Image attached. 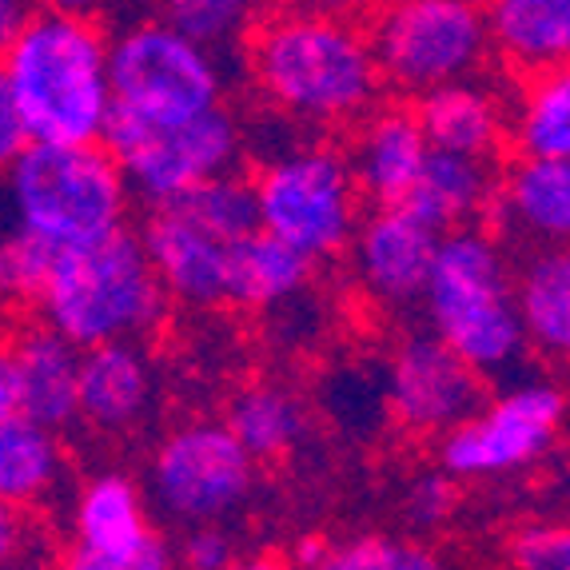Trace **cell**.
I'll return each instance as SVG.
<instances>
[{"label":"cell","mask_w":570,"mask_h":570,"mask_svg":"<svg viewBox=\"0 0 570 570\" xmlns=\"http://www.w3.org/2000/svg\"><path fill=\"white\" fill-rule=\"evenodd\" d=\"M100 148L116 160L128 191L156 208L219 171H236L244 136L224 108L180 124H148L120 108H108Z\"/></svg>","instance_id":"ba28073f"},{"label":"cell","mask_w":570,"mask_h":570,"mask_svg":"<svg viewBox=\"0 0 570 570\" xmlns=\"http://www.w3.org/2000/svg\"><path fill=\"white\" fill-rule=\"evenodd\" d=\"M168 208H176L184 219H191L196 228L224 239V244H236L247 232L259 228L256 191H252V180L239 176V171H219L212 180H200L196 188L180 191L176 200H168Z\"/></svg>","instance_id":"83f0119b"},{"label":"cell","mask_w":570,"mask_h":570,"mask_svg":"<svg viewBox=\"0 0 570 570\" xmlns=\"http://www.w3.org/2000/svg\"><path fill=\"white\" fill-rule=\"evenodd\" d=\"M20 559H32V527L29 514L0 499V567H12Z\"/></svg>","instance_id":"d590c367"},{"label":"cell","mask_w":570,"mask_h":570,"mask_svg":"<svg viewBox=\"0 0 570 570\" xmlns=\"http://www.w3.org/2000/svg\"><path fill=\"white\" fill-rule=\"evenodd\" d=\"M247 65L267 105L315 128L363 120L383 88L367 32L340 12L292 9L259 20Z\"/></svg>","instance_id":"6da1fadb"},{"label":"cell","mask_w":570,"mask_h":570,"mask_svg":"<svg viewBox=\"0 0 570 570\" xmlns=\"http://www.w3.org/2000/svg\"><path fill=\"white\" fill-rule=\"evenodd\" d=\"M37 12H60V17H96V9H105L108 0H37Z\"/></svg>","instance_id":"ab89813d"},{"label":"cell","mask_w":570,"mask_h":570,"mask_svg":"<svg viewBox=\"0 0 570 570\" xmlns=\"http://www.w3.org/2000/svg\"><path fill=\"white\" fill-rule=\"evenodd\" d=\"M156 367L140 340H116L80 352L77 423L100 435H128L153 415Z\"/></svg>","instance_id":"5bb4252c"},{"label":"cell","mask_w":570,"mask_h":570,"mask_svg":"<svg viewBox=\"0 0 570 570\" xmlns=\"http://www.w3.org/2000/svg\"><path fill=\"white\" fill-rule=\"evenodd\" d=\"M40 324L88 352L116 340H148L168 315V292L156 279L140 239L128 228L57 252L37 299Z\"/></svg>","instance_id":"277c9868"},{"label":"cell","mask_w":570,"mask_h":570,"mask_svg":"<svg viewBox=\"0 0 570 570\" xmlns=\"http://www.w3.org/2000/svg\"><path fill=\"white\" fill-rule=\"evenodd\" d=\"M387 403L391 415L415 435H448L483 407V375L431 332H415L391 355Z\"/></svg>","instance_id":"7c38bea8"},{"label":"cell","mask_w":570,"mask_h":570,"mask_svg":"<svg viewBox=\"0 0 570 570\" xmlns=\"http://www.w3.org/2000/svg\"><path fill=\"white\" fill-rule=\"evenodd\" d=\"M267 0H156L153 17L168 29L200 40L212 52L239 45L247 32H256Z\"/></svg>","instance_id":"f1b7e54d"},{"label":"cell","mask_w":570,"mask_h":570,"mask_svg":"<svg viewBox=\"0 0 570 570\" xmlns=\"http://www.w3.org/2000/svg\"><path fill=\"white\" fill-rule=\"evenodd\" d=\"M17 363L20 415L48 431H65L77 423V383H80V347L45 324H29L9 343Z\"/></svg>","instance_id":"e0dca14e"},{"label":"cell","mask_w":570,"mask_h":570,"mask_svg":"<svg viewBox=\"0 0 570 570\" xmlns=\"http://www.w3.org/2000/svg\"><path fill=\"white\" fill-rule=\"evenodd\" d=\"M224 428L236 435V443L247 455L264 463V459L287 455L307 435V411L279 383H252L232 400Z\"/></svg>","instance_id":"484cf974"},{"label":"cell","mask_w":570,"mask_h":570,"mask_svg":"<svg viewBox=\"0 0 570 570\" xmlns=\"http://www.w3.org/2000/svg\"><path fill=\"white\" fill-rule=\"evenodd\" d=\"M514 570H570V534L559 523H527L511 539Z\"/></svg>","instance_id":"d6a6232c"},{"label":"cell","mask_w":570,"mask_h":570,"mask_svg":"<svg viewBox=\"0 0 570 570\" xmlns=\"http://www.w3.org/2000/svg\"><path fill=\"white\" fill-rule=\"evenodd\" d=\"M367 45L387 85L423 96L475 77L491 37L479 0H387Z\"/></svg>","instance_id":"9c48e42d"},{"label":"cell","mask_w":570,"mask_h":570,"mask_svg":"<svg viewBox=\"0 0 570 570\" xmlns=\"http://www.w3.org/2000/svg\"><path fill=\"white\" fill-rule=\"evenodd\" d=\"M324 559H327V542L324 539H304L292 554L295 570H320V567H324Z\"/></svg>","instance_id":"60d3db41"},{"label":"cell","mask_w":570,"mask_h":570,"mask_svg":"<svg viewBox=\"0 0 570 570\" xmlns=\"http://www.w3.org/2000/svg\"><path fill=\"white\" fill-rule=\"evenodd\" d=\"M483 12L487 37L514 68H562L570 52V0H491Z\"/></svg>","instance_id":"603a6c76"},{"label":"cell","mask_w":570,"mask_h":570,"mask_svg":"<svg viewBox=\"0 0 570 570\" xmlns=\"http://www.w3.org/2000/svg\"><path fill=\"white\" fill-rule=\"evenodd\" d=\"M20 228L65 252L124 228L132 191L100 144H24L0 171Z\"/></svg>","instance_id":"5b68a950"},{"label":"cell","mask_w":570,"mask_h":570,"mask_svg":"<svg viewBox=\"0 0 570 570\" xmlns=\"http://www.w3.org/2000/svg\"><path fill=\"white\" fill-rule=\"evenodd\" d=\"M108 92L112 108L136 120L180 124L219 108L224 65L200 40L140 17L108 37Z\"/></svg>","instance_id":"52a82bcc"},{"label":"cell","mask_w":570,"mask_h":570,"mask_svg":"<svg viewBox=\"0 0 570 570\" xmlns=\"http://www.w3.org/2000/svg\"><path fill=\"white\" fill-rule=\"evenodd\" d=\"M507 132L523 160H570V77L567 68L534 72L523 88Z\"/></svg>","instance_id":"4316f807"},{"label":"cell","mask_w":570,"mask_h":570,"mask_svg":"<svg viewBox=\"0 0 570 570\" xmlns=\"http://www.w3.org/2000/svg\"><path fill=\"white\" fill-rule=\"evenodd\" d=\"M256 216L307 264L340 256L360 228V188L352 164L332 144H295L272 156L252 180Z\"/></svg>","instance_id":"8992f818"},{"label":"cell","mask_w":570,"mask_h":570,"mask_svg":"<svg viewBox=\"0 0 570 570\" xmlns=\"http://www.w3.org/2000/svg\"><path fill=\"white\" fill-rule=\"evenodd\" d=\"M411 112H415L431 153L491 160L507 136L503 100L487 85H479L475 77L431 88L419 96V105Z\"/></svg>","instance_id":"ac0fdd59"},{"label":"cell","mask_w":570,"mask_h":570,"mask_svg":"<svg viewBox=\"0 0 570 570\" xmlns=\"http://www.w3.org/2000/svg\"><path fill=\"white\" fill-rule=\"evenodd\" d=\"M455 479L451 475H423L411 483L407 491V503H403V511H407V523L419 527V531H431V527H443L455 514Z\"/></svg>","instance_id":"e575fe53"},{"label":"cell","mask_w":570,"mask_h":570,"mask_svg":"<svg viewBox=\"0 0 570 570\" xmlns=\"http://www.w3.org/2000/svg\"><path fill=\"white\" fill-rule=\"evenodd\" d=\"M9 415H20V391H17V363H12L9 343H0V423Z\"/></svg>","instance_id":"f35d334b"},{"label":"cell","mask_w":570,"mask_h":570,"mask_svg":"<svg viewBox=\"0 0 570 570\" xmlns=\"http://www.w3.org/2000/svg\"><path fill=\"white\" fill-rule=\"evenodd\" d=\"M32 4L29 0H0V60L12 48V40L20 37V29L29 24Z\"/></svg>","instance_id":"74e56055"},{"label":"cell","mask_w":570,"mask_h":570,"mask_svg":"<svg viewBox=\"0 0 570 570\" xmlns=\"http://www.w3.org/2000/svg\"><path fill=\"white\" fill-rule=\"evenodd\" d=\"M136 239H140L144 256L153 264L168 299H180L188 307L224 304V272H228L232 244L208 236L168 204L148 212Z\"/></svg>","instance_id":"9a60e30c"},{"label":"cell","mask_w":570,"mask_h":570,"mask_svg":"<svg viewBox=\"0 0 570 570\" xmlns=\"http://www.w3.org/2000/svg\"><path fill=\"white\" fill-rule=\"evenodd\" d=\"M295 9H312V12H340L347 9L352 0H292Z\"/></svg>","instance_id":"7bdbcfd3"},{"label":"cell","mask_w":570,"mask_h":570,"mask_svg":"<svg viewBox=\"0 0 570 570\" xmlns=\"http://www.w3.org/2000/svg\"><path fill=\"white\" fill-rule=\"evenodd\" d=\"M494 196V171L487 160L451 153H428L415 184L403 196V208L419 216L431 232L448 236L455 228H475Z\"/></svg>","instance_id":"ffe728a7"},{"label":"cell","mask_w":570,"mask_h":570,"mask_svg":"<svg viewBox=\"0 0 570 570\" xmlns=\"http://www.w3.org/2000/svg\"><path fill=\"white\" fill-rule=\"evenodd\" d=\"M219 570H287L284 562H276V559H267V554H252V559H232L228 567H219Z\"/></svg>","instance_id":"b9f144b4"},{"label":"cell","mask_w":570,"mask_h":570,"mask_svg":"<svg viewBox=\"0 0 570 570\" xmlns=\"http://www.w3.org/2000/svg\"><path fill=\"white\" fill-rule=\"evenodd\" d=\"M487 216L519 239L559 247L570 236V160H519L494 180Z\"/></svg>","instance_id":"d6986e66"},{"label":"cell","mask_w":570,"mask_h":570,"mask_svg":"<svg viewBox=\"0 0 570 570\" xmlns=\"http://www.w3.org/2000/svg\"><path fill=\"white\" fill-rule=\"evenodd\" d=\"M24 144H29V132H24V124H20L17 100H12V92H9V80H4V72H0V171L24 153Z\"/></svg>","instance_id":"8d00e7d4"},{"label":"cell","mask_w":570,"mask_h":570,"mask_svg":"<svg viewBox=\"0 0 570 570\" xmlns=\"http://www.w3.org/2000/svg\"><path fill=\"white\" fill-rule=\"evenodd\" d=\"M256 483V459L224 423L196 419L168 431L148 466L153 507L176 527L219 523L244 507Z\"/></svg>","instance_id":"30bf717a"},{"label":"cell","mask_w":570,"mask_h":570,"mask_svg":"<svg viewBox=\"0 0 570 570\" xmlns=\"http://www.w3.org/2000/svg\"><path fill=\"white\" fill-rule=\"evenodd\" d=\"M312 267L284 239L267 236L264 228L247 232L228 247V272H224V304L272 312L292 304L312 279Z\"/></svg>","instance_id":"7402d4cb"},{"label":"cell","mask_w":570,"mask_h":570,"mask_svg":"<svg viewBox=\"0 0 570 570\" xmlns=\"http://www.w3.org/2000/svg\"><path fill=\"white\" fill-rule=\"evenodd\" d=\"M0 570H48V567H40L37 554H32V559H20V562H12V567H0Z\"/></svg>","instance_id":"ee69618b"},{"label":"cell","mask_w":570,"mask_h":570,"mask_svg":"<svg viewBox=\"0 0 570 570\" xmlns=\"http://www.w3.org/2000/svg\"><path fill=\"white\" fill-rule=\"evenodd\" d=\"M72 542L77 547H96V551H112V547H132L156 531L148 499L144 491L124 475V471H100L92 475L77 494H72Z\"/></svg>","instance_id":"cb8c5ba5"},{"label":"cell","mask_w":570,"mask_h":570,"mask_svg":"<svg viewBox=\"0 0 570 570\" xmlns=\"http://www.w3.org/2000/svg\"><path fill=\"white\" fill-rule=\"evenodd\" d=\"M29 144H100L108 92V37L92 17L32 12L0 60Z\"/></svg>","instance_id":"7a4b0ae2"},{"label":"cell","mask_w":570,"mask_h":570,"mask_svg":"<svg viewBox=\"0 0 570 570\" xmlns=\"http://www.w3.org/2000/svg\"><path fill=\"white\" fill-rule=\"evenodd\" d=\"M68 483V455L60 431L32 423L29 415H9L0 423V499L17 511H40L57 503Z\"/></svg>","instance_id":"44dd1931"},{"label":"cell","mask_w":570,"mask_h":570,"mask_svg":"<svg viewBox=\"0 0 570 570\" xmlns=\"http://www.w3.org/2000/svg\"><path fill=\"white\" fill-rule=\"evenodd\" d=\"M171 559H176V570H219L236 559V542L219 523L184 527V539L171 551Z\"/></svg>","instance_id":"836d02e7"},{"label":"cell","mask_w":570,"mask_h":570,"mask_svg":"<svg viewBox=\"0 0 570 570\" xmlns=\"http://www.w3.org/2000/svg\"><path fill=\"white\" fill-rule=\"evenodd\" d=\"M423 312L431 335L479 375H507L523 363L527 340L514 312V267L483 228L439 236Z\"/></svg>","instance_id":"3957f363"},{"label":"cell","mask_w":570,"mask_h":570,"mask_svg":"<svg viewBox=\"0 0 570 570\" xmlns=\"http://www.w3.org/2000/svg\"><path fill=\"white\" fill-rule=\"evenodd\" d=\"M320 570H443V567L419 542L387 539V534H360L352 542L327 547V559Z\"/></svg>","instance_id":"4dcf8cb0"},{"label":"cell","mask_w":570,"mask_h":570,"mask_svg":"<svg viewBox=\"0 0 570 570\" xmlns=\"http://www.w3.org/2000/svg\"><path fill=\"white\" fill-rule=\"evenodd\" d=\"M52 570H176L171 559V542L164 534L132 542V547H112V551H96V547H68Z\"/></svg>","instance_id":"1f68e13d"},{"label":"cell","mask_w":570,"mask_h":570,"mask_svg":"<svg viewBox=\"0 0 570 570\" xmlns=\"http://www.w3.org/2000/svg\"><path fill=\"white\" fill-rule=\"evenodd\" d=\"M57 264V247L48 239L32 236L29 228H12L0 236V299L4 304L37 307L48 276Z\"/></svg>","instance_id":"f546056e"},{"label":"cell","mask_w":570,"mask_h":570,"mask_svg":"<svg viewBox=\"0 0 570 570\" xmlns=\"http://www.w3.org/2000/svg\"><path fill=\"white\" fill-rule=\"evenodd\" d=\"M428 153L431 148L411 108H380L363 116L347 164L360 196H367L375 208H391V204H403Z\"/></svg>","instance_id":"2e32d148"},{"label":"cell","mask_w":570,"mask_h":570,"mask_svg":"<svg viewBox=\"0 0 570 570\" xmlns=\"http://www.w3.org/2000/svg\"><path fill=\"white\" fill-rule=\"evenodd\" d=\"M567 400L547 380H527L499 391L494 400L443 435L439 463L451 479H499L527 471L559 443Z\"/></svg>","instance_id":"8fae6325"},{"label":"cell","mask_w":570,"mask_h":570,"mask_svg":"<svg viewBox=\"0 0 570 570\" xmlns=\"http://www.w3.org/2000/svg\"><path fill=\"white\" fill-rule=\"evenodd\" d=\"M352 247L360 284L375 304L391 307V312H407V307L423 304L439 232L411 216L403 204H391L363 219L352 236Z\"/></svg>","instance_id":"4fadbf2b"},{"label":"cell","mask_w":570,"mask_h":570,"mask_svg":"<svg viewBox=\"0 0 570 570\" xmlns=\"http://www.w3.org/2000/svg\"><path fill=\"white\" fill-rule=\"evenodd\" d=\"M514 312L527 347L562 355L570 352V256L562 247H539L514 272Z\"/></svg>","instance_id":"d4e9b609"},{"label":"cell","mask_w":570,"mask_h":570,"mask_svg":"<svg viewBox=\"0 0 570 570\" xmlns=\"http://www.w3.org/2000/svg\"><path fill=\"white\" fill-rule=\"evenodd\" d=\"M4 320H9V304L0 299V332H4Z\"/></svg>","instance_id":"f6af8a7d"}]
</instances>
